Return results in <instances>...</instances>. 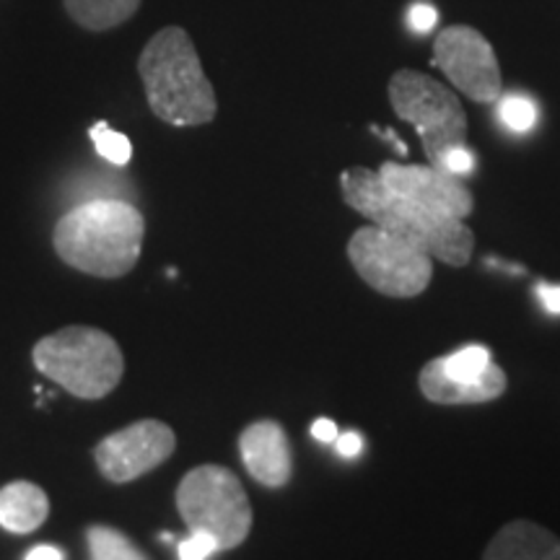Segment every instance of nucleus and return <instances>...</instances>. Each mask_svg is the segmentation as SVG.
<instances>
[{"mask_svg":"<svg viewBox=\"0 0 560 560\" xmlns=\"http://www.w3.org/2000/svg\"><path fill=\"white\" fill-rule=\"evenodd\" d=\"M340 187L342 200L374 226L416 244L418 249L429 252L433 260L452 265V268H465L470 262L475 234L465 226V221L416 206L392 190L380 172L366 170V166H350L342 172Z\"/></svg>","mask_w":560,"mask_h":560,"instance_id":"obj_1","label":"nucleus"},{"mask_svg":"<svg viewBox=\"0 0 560 560\" xmlns=\"http://www.w3.org/2000/svg\"><path fill=\"white\" fill-rule=\"evenodd\" d=\"M143 213L128 200L100 198L70 208L55 226V252L70 268L96 278H120L143 249Z\"/></svg>","mask_w":560,"mask_h":560,"instance_id":"obj_2","label":"nucleus"},{"mask_svg":"<svg viewBox=\"0 0 560 560\" xmlns=\"http://www.w3.org/2000/svg\"><path fill=\"white\" fill-rule=\"evenodd\" d=\"M145 96L153 115L174 128L206 125L219 112L215 91L202 73L198 50L190 34L179 26H166L153 34L138 58Z\"/></svg>","mask_w":560,"mask_h":560,"instance_id":"obj_3","label":"nucleus"},{"mask_svg":"<svg viewBox=\"0 0 560 560\" xmlns=\"http://www.w3.org/2000/svg\"><path fill=\"white\" fill-rule=\"evenodd\" d=\"M34 366L81 400H100L125 374L122 350L115 338L94 327H66L34 346Z\"/></svg>","mask_w":560,"mask_h":560,"instance_id":"obj_4","label":"nucleus"},{"mask_svg":"<svg viewBox=\"0 0 560 560\" xmlns=\"http://www.w3.org/2000/svg\"><path fill=\"white\" fill-rule=\"evenodd\" d=\"M177 509L190 532L215 537L221 550H234L249 537L252 506L247 490L221 465L195 467L177 488Z\"/></svg>","mask_w":560,"mask_h":560,"instance_id":"obj_5","label":"nucleus"},{"mask_svg":"<svg viewBox=\"0 0 560 560\" xmlns=\"http://www.w3.org/2000/svg\"><path fill=\"white\" fill-rule=\"evenodd\" d=\"M389 102L400 120L423 140L429 164L441 170L446 151L467 143V115L452 89L418 70H397L389 81Z\"/></svg>","mask_w":560,"mask_h":560,"instance_id":"obj_6","label":"nucleus"},{"mask_svg":"<svg viewBox=\"0 0 560 560\" xmlns=\"http://www.w3.org/2000/svg\"><path fill=\"white\" fill-rule=\"evenodd\" d=\"M348 260L363 283L389 299L420 296L433 278V257L429 252L374 223L350 236Z\"/></svg>","mask_w":560,"mask_h":560,"instance_id":"obj_7","label":"nucleus"},{"mask_svg":"<svg viewBox=\"0 0 560 560\" xmlns=\"http://www.w3.org/2000/svg\"><path fill=\"white\" fill-rule=\"evenodd\" d=\"M433 66L472 102H499V58H495L490 42L472 26H450L441 32L433 42Z\"/></svg>","mask_w":560,"mask_h":560,"instance_id":"obj_8","label":"nucleus"},{"mask_svg":"<svg viewBox=\"0 0 560 560\" xmlns=\"http://www.w3.org/2000/svg\"><path fill=\"white\" fill-rule=\"evenodd\" d=\"M177 436L161 420L145 418L102 439L94 450L100 472L112 482H130L156 470L174 454Z\"/></svg>","mask_w":560,"mask_h":560,"instance_id":"obj_9","label":"nucleus"},{"mask_svg":"<svg viewBox=\"0 0 560 560\" xmlns=\"http://www.w3.org/2000/svg\"><path fill=\"white\" fill-rule=\"evenodd\" d=\"M382 179L402 198L416 206L431 210V213L450 215V219L465 221L472 213L475 200L470 190L462 185L459 177L450 172H441L436 166L420 164H387L380 166Z\"/></svg>","mask_w":560,"mask_h":560,"instance_id":"obj_10","label":"nucleus"},{"mask_svg":"<svg viewBox=\"0 0 560 560\" xmlns=\"http://www.w3.org/2000/svg\"><path fill=\"white\" fill-rule=\"evenodd\" d=\"M240 452L247 472L260 486L283 488L291 480V444L283 425L276 420H257L240 436Z\"/></svg>","mask_w":560,"mask_h":560,"instance_id":"obj_11","label":"nucleus"},{"mask_svg":"<svg viewBox=\"0 0 560 560\" xmlns=\"http://www.w3.org/2000/svg\"><path fill=\"white\" fill-rule=\"evenodd\" d=\"M418 387L423 392L425 400L433 405H478L499 400L509 387V380L506 371H503L499 363H490L488 371L478 382L454 380V376L444 371V361L431 359L423 369H420Z\"/></svg>","mask_w":560,"mask_h":560,"instance_id":"obj_12","label":"nucleus"},{"mask_svg":"<svg viewBox=\"0 0 560 560\" xmlns=\"http://www.w3.org/2000/svg\"><path fill=\"white\" fill-rule=\"evenodd\" d=\"M482 560H560V540L540 524L514 520L495 532Z\"/></svg>","mask_w":560,"mask_h":560,"instance_id":"obj_13","label":"nucleus"},{"mask_svg":"<svg viewBox=\"0 0 560 560\" xmlns=\"http://www.w3.org/2000/svg\"><path fill=\"white\" fill-rule=\"evenodd\" d=\"M47 514H50V501L34 482L16 480L0 490V527L13 535H30L39 529Z\"/></svg>","mask_w":560,"mask_h":560,"instance_id":"obj_14","label":"nucleus"},{"mask_svg":"<svg viewBox=\"0 0 560 560\" xmlns=\"http://www.w3.org/2000/svg\"><path fill=\"white\" fill-rule=\"evenodd\" d=\"M75 24L91 32L115 30L138 11L140 0H62Z\"/></svg>","mask_w":560,"mask_h":560,"instance_id":"obj_15","label":"nucleus"},{"mask_svg":"<svg viewBox=\"0 0 560 560\" xmlns=\"http://www.w3.org/2000/svg\"><path fill=\"white\" fill-rule=\"evenodd\" d=\"M86 540L91 560H149L122 532L112 527H91Z\"/></svg>","mask_w":560,"mask_h":560,"instance_id":"obj_16","label":"nucleus"},{"mask_svg":"<svg viewBox=\"0 0 560 560\" xmlns=\"http://www.w3.org/2000/svg\"><path fill=\"white\" fill-rule=\"evenodd\" d=\"M444 361V371L454 380H465V382H478L482 374H486L490 361V350L486 346H465L459 348L457 353L452 355H441Z\"/></svg>","mask_w":560,"mask_h":560,"instance_id":"obj_17","label":"nucleus"},{"mask_svg":"<svg viewBox=\"0 0 560 560\" xmlns=\"http://www.w3.org/2000/svg\"><path fill=\"white\" fill-rule=\"evenodd\" d=\"M499 120L503 128L516 132H529L537 125V104L524 94H509L499 100Z\"/></svg>","mask_w":560,"mask_h":560,"instance_id":"obj_18","label":"nucleus"},{"mask_svg":"<svg viewBox=\"0 0 560 560\" xmlns=\"http://www.w3.org/2000/svg\"><path fill=\"white\" fill-rule=\"evenodd\" d=\"M91 140H94L96 151H100V156L104 161H109V164L115 166H125L132 156V145L130 140L122 136V132H115L109 128L107 122H96L94 128L89 130Z\"/></svg>","mask_w":560,"mask_h":560,"instance_id":"obj_19","label":"nucleus"},{"mask_svg":"<svg viewBox=\"0 0 560 560\" xmlns=\"http://www.w3.org/2000/svg\"><path fill=\"white\" fill-rule=\"evenodd\" d=\"M219 550L215 537L206 535V532H190V537L179 542V560H208Z\"/></svg>","mask_w":560,"mask_h":560,"instance_id":"obj_20","label":"nucleus"},{"mask_svg":"<svg viewBox=\"0 0 560 560\" xmlns=\"http://www.w3.org/2000/svg\"><path fill=\"white\" fill-rule=\"evenodd\" d=\"M475 170V153L467 145H457V149L446 151L444 161H441V172H450L454 177H467Z\"/></svg>","mask_w":560,"mask_h":560,"instance_id":"obj_21","label":"nucleus"},{"mask_svg":"<svg viewBox=\"0 0 560 560\" xmlns=\"http://www.w3.org/2000/svg\"><path fill=\"white\" fill-rule=\"evenodd\" d=\"M408 24H410L412 32L429 34V32L436 30L439 11L433 9V5H429V3H416L410 9V13H408Z\"/></svg>","mask_w":560,"mask_h":560,"instance_id":"obj_22","label":"nucleus"},{"mask_svg":"<svg viewBox=\"0 0 560 560\" xmlns=\"http://www.w3.org/2000/svg\"><path fill=\"white\" fill-rule=\"evenodd\" d=\"M335 450H338L340 457L353 459V457H359L361 450H363V439L355 431L340 433V436L335 439Z\"/></svg>","mask_w":560,"mask_h":560,"instance_id":"obj_23","label":"nucleus"},{"mask_svg":"<svg viewBox=\"0 0 560 560\" xmlns=\"http://www.w3.org/2000/svg\"><path fill=\"white\" fill-rule=\"evenodd\" d=\"M537 299H540L545 312L560 314V285L540 283V285H537Z\"/></svg>","mask_w":560,"mask_h":560,"instance_id":"obj_24","label":"nucleus"},{"mask_svg":"<svg viewBox=\"0 0 560 560\" xmlns=\"http://www.w3.org/2000/svg\"><path fill=\"white\" fill-rule=\"evenodd\" d=\"M312 436L322 441V444H335V439H338L340 433H338V425H335L330 418H317L312 425Z\"/></svg>","mask_w":560,"mask_h":560,"instance_id":"obj_25","label":"nucleus"},{"mask_svg":"<svg viewBox=\"0 0 560 560\" xmlns=\"http://www.w3.org/2000/svg\"><path fill=\"white\" fill-rule=\"evenodd\" d=\"M24 560H66V556H62V550L52 548V545H39V548L30 550V556Z\"/></svg>","mask_w":560,"mask_h":560,"instance_id":"obj_26","label":"nucleus"}]
</instances>
